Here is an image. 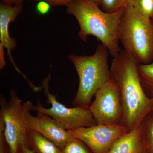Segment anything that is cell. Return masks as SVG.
I'll return each mask as SVG.
<instances>
[{"mask_svg": "<svg viewBox=\"0 0 153 153\" xmlns=\"http://www.w3.org/2000/svg\"><path fill=\"white\" fill-rule=\"evenodd\" d=\"M134 58L121 50L113 57L110 67L111 77L117 87L123 109L122 126L127 132L139 126L153 111V98H150L143 88Z\"/></svg>", "mask_w": 153, "mask_h": 153, "instance_id": "6da1fadb", "label": "cell"}, {"mask_svg": "<svg viewBox=\"0 0 153 153\" xmlns=\"http://www.w3.org/2000/svg\"><path fill=\"white\" fill-rule=\"evenodd\" d=\"M99 7L90 0H75L66 7V11L76 18L79 26L78 36L82 41H86L89 36H94L114 57L121 51L117 30L125 8L108 13Z\"/></svg>", "mask_w": 153, "mask_h": 153, "instance_id": "7a4b0ae2", "label": "cell"}, {"mask_svg": "<svg viewBox=\"0 0 153 153\" xmlns=\"http://www.w3.org/2000/svg\"><path fill=\"white\" fill-rule=\"evenodd\" d=\"M108 53L106 47L101 44L97 47L94 54L90 56L68 55L79 79L78 90L72 102L74 106L89 107L94 96L111 79Z\"/></svg>", "mask_w": 153, "mask_h": 153, "instance_id": "3957f363", "label": "cell"}, {"mask_svg": "<svg viewBox=\"0 0 153 153\" xmlns=\"http://www.w3.org/2000/svg\"><path fill=\"white\" fill-rule=\"evenodd\" d=\"M123 50L140 64L153 61V26L132 6L125 9L117 30Z\"/></svg>", "mask_w": 153, "mask_h": 153, "instance_id": "277c9868", "label": "cell"}, {"mask_svg": "<svg viewBox=\"0 0 153 153\" xmlns=\"http://www.w3.org/2000/svg\"><path fill=\"white\" fill-rule=\"evenodd\" d=\"M33 103H22L15 91H10L9 100L1 97L0 117L4 123V135L10 153H18L21 145H27V113L32 111Z\"/></svg>", "mask_w": 153, "mask_h": 153, "instance_id": "5b68a950", "label": "cell"}, {"mask_svg": "<svg viewBox=\"0 0 153 153\" xmlns=\"http://www.w3.org/2000/svg\"><path fill=\"white\" fill-rule=\"evenodd\" d=\"M50 76L49 74L43 80L42 86L48 102L51 104V107L45 108L38 99L36 105H32V110L48 115L68 131L97 124L89 107L74 106L68 108L57 101L56 95L49 91V82Z\"/></svg>", "mask_w": 153, "mask_h": 153, "instance_id": "8992f818", "label": "cell"}, {"mask_svg": "<svg viewBox=\"0 0 153 153\" xmlns=\"http://www.w3.org/2000/svg\"><path fill=\"white\" fill-rule=\"evenodd\" d=\"M89 107L97 124L122 126L123 109L119 91L111 79L96 92Z\"/></svg>", "mask_w": 153, "mask_h": 153, "instance_id": "52a82bcc", "label": "cell"}, {"mask_svg": "<svg viewBox=\"0 0 153 153\" xmlns=\"http://www.w3.org/2000/svg\"><path fill=\"white\" fill-rule=\"evenodd\" d=\"M68 131L87 145L92 153H107L114 143L127 130L123 126L97 124Z\"/></svg>", "mask_w": 153, "mask_h": 153, "instance_id": "ba28073f", "label": "cell"}, {"mask_svg": "<svg viewBox=\"0 0 153 153\" xmlns=\"http://www.w3.org/2000/svg\"><path fill=\"white\" fill-rule=\"evenodd\" d=\"M26 124L27 128L41 134L61 149L75 138L55 119L42 113L38 112L37 116H33L28 111Z\"/></svg>", "mask_w": 153, "mask_h": 153, "instance_id": "9c48e42d", "label": "cell"}, {"mask_svg": "<svg viewBox=\"0 0 153 153\" xmlns=\"http://www.w3.org/2000/svg\"><path fill=\"white\" fill-rule=\"evenodd\" d=\"M23 10V5L10 6L1 2L0 4V44H2L7 49L8 55L15 69L25 78L26 76L19 69L14 62L11 54V51L16 46V41L11 38L9 33V25L15 22L17 17Z\"/></svg>", "mask_w": 153, "mask_h": 153, "instance_id": "30bf717a", "label": "cell"}, {"mask_svg": "<svg viewBox=\"0 0 153 153\" xmlns=\"http://www.w3.org/2000/svg\"><path fill=\"white\" fill-rule=\"evenodd\" d=\"M144 149L140 125L120 137L107 153H140Z\"/></svg>", "mask_w": 153, "mask_h": 153, "instance_id": "8fae6325", "label": "cell"}, {"mask_svg": "<svg viewBox=\"0 0 153 153\" xmlns=\"http://www.w3.org/2000/svg\"><path fill=\"white\" fill-rule=\"evenodd\" d=\"M27 146L33 147L37 153H63L62 150L47 138L31 129H27Z\"/></svg>", "mask_w": 153, "mask_h": 153, "instance_id": "7c38bea8", "label": "cell"}, {"mask_svg": "<svg viewBox=\"0 0 153 153\" xmlns=\"http://www.w3.org/2000/svg\"><path fill=\"white\" fill-rule=\"evenodd\" d=\"M140 126L144 148L148 153H153V111L145 118Z\"/></svg>", "mask_w": 153, "mask_h": 153, "instance_id": "4fadbf2b", "label": "cell"}, {"mask_svg": "<svg viewBox=\"0 0 153 153\" xmlns=\"http://www.w3.org/2000/svg\"><path fill=\"white\" fill-rule=\"evenodd\" d=\"M141 82L145 93L150 98H153V61L146 64L139 65Z\"/></svg>", "mask_w": 153, "mask_h": 153, "instance_id": "5bb4252c", "label": "cell"}, {"mask_svg": "<svg viewBox=\"0 0 153 153\" xmlns=\"http://www.w3.org/2000/svg\"><path fill=\"white\" fill-rule=\"evenodd\" d=\"M134 0H102V9L105 12L113 13L131 6Z\"/></svg>", "mask_w": 153, "mask_h": 153, "instance_id": "9a60e30c", "label": "cell"}, {"mask_svg": "<svg viewBox=\"0 0 153 153\" xmlns=\"http://www.w3.org/2000/svg\"><path fill=\"white\" fill-rule=\"evenodd\" d=\"M132 7L147 19L153 18V0H134Z\"/></svg>", "mask_w": 153, "mask_h": 153, "instance_id": "2e32d148", "label": "cell"}, {"mask_svg": "<svg viewBox=\"0 0 153 153\" xmlns=\"http://www.w3.org/2000/svg\"><path fill=\"white\" fill-rule=\"evenodd\" d=\"M82 142L76 138L69 142L62 149L63 153H90Z\"/></svg>", "mask_w": 153, "mask_h": 153, "instance_id": "e0dca14e", "label": "cell"}, {"mask_svg": "<svg viewBox=\"0 0 153 153\" xmlns=\"http://www.w3.org/2000/svg\"><path fill=\"white\" fill-rule=\"evenodd\" d=\"M31 1H44L49 4L50 6H64L67 7L75 0H29Z\"/></svg>", "mask_w": 153, "mask_h": 153, "instance_id": "ac0fdd59", "label": "cell"}, {"mask_svg": "<svg viewBox=\"0 0 153 153\" xmlns=\"http://www.w3.org/2000/svg\"><path fill=\"white\" fill-rule=\"evenodd\" d=\"M50 6L48 3L44 1H41L37 4L36 10L39 14L45 15L50 10Z\"/></svg>", "mask_w": 153, "mask_h": 153, "instance_id": "d6986e66", "label": "cell"}, {"mask_svg": "<svg viewBox=\"0 0 153 153\" xmlns=\"http://www.w3.org/2000/svg\"><path fill=\"white\" fill-rule=\"evenodd\" d=\"M4 46L2 44H0V69H2L5 66L6 63L5 61V52Z\"/></svg>", "mask_w": 153, "mask_h": 153, "instance_id": "ffe728a7", "label": "cell"}, {"mask_svg": "<svg viewBox=\"0 0 153 153\" xmlns=\"http://www.w3.org/2000/svg\"><path fill=\"white\" fill-rule=\"evenodd\" d=\"M1 2L10 6H18L23 5L24 0H1Z\"/></svg>", "mask_w": 153, "mask_h": 153, "instance_id": "44dd1931", "label": "cell"}, {"mask_svg": "<svg viewBox=\"0 0 153 153\" xmlns=\"http://www.w3.org/2000/svg\"><path fill=\"white\" fill-rule=\"evenodd\" d=\"M19 151L20 153H36L26 144L21 145L19 148Z\"/></svg>", "mask_w": 153, "mask_h": 153, "instance_id": "7402d4cb", "label": "cell"}, {"mask_svg": "<svg viewBox=\"0 0 153 153\" xmlns=\"http://www.w3.org/2000/svg\"><path fill=\"white\" fill-rule=\"evenodd\" d=\"M90 1H92L94 2L97 4L98 5L100 6H101L102 1V0H90Z\"/></svg>", "mask_w": 153, "mask_h": 153, "instance_id": "603a6c76", "label": "cell"}, {"mask_svg": "<svg viewBox=\"0 0 153 153\" xmlns=\"http://www.w3.org/2000/svg\"><path fill=\"white\" fill-rule=\"evenodd\" d=\"M140 153H148V152L144 149L143 150L142 152H141Z\"/></svg>", "mask_w": 153, "mask_h": 153, "instance_id": "cb8c5ba5", "label": "cell"}, {"mask_svg": "<svg viewBox=\"0 0 153 153\" xmlns=\"http://www.w3.org/2000/svg\"><path fill=\"white\" fill-rule=\"evenodd\" d=\"M152 25L153 26V19H152Z\"/></svg>", "mask_w": 153, "mask_h": 153, "instance_id": "d4e9b609", "label": "cell"}, {"mask_svg": "<svg viewBox=\"0 0 153 153\" xmlns=\"http://www.w3.org/2000/svg\"></svg>", "mask_w": 153, "mask_h": 153, "instance_id": "484cf974", "label": "cell"}]
</instances>
